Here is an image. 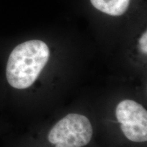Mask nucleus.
<instances>
[{
	"mask_svg": "<svg viewBox=\"0 0 147 147\" xmlns=\"http://www.w3.org/2000/svg\"><path fill=\"white\" fill-rule=\"evenodd\" d=\"M116 117L128 140L135 142L147 140V112L141 104L131 100L122 101L116 108Z\"/></svg>",
	"mask_w": 147,
	"mask_h": 147,
	"instance_id": "nucleus-3",
	"label": "nucleus"
},
{
	"mask_svg": "<svg viewBox=\"0 0 147 147\" xmlns=\"http://www.w3.org/2000/svg\"><path fill=\"white\" fill-rule=\"evenodd\" d=\"M50 57L47 44L32 40L16 46L11 52L5 68L9 85L18 90L26 89L36 82Z\"/></svg>",
	"mask_w": 147,
	"mask_h": 147,
	"instance_id": "nucleus-1",
	"label": "nucleus"
},
{
	"mask_svg": "<svg viewBox=\"0 0 147 147\" xmlns=\"http://www.w3.org/2000/svg\"><path fill=\"white\" fill-rule=\"evenodd\" d=\"M93 136L89 119L79 114H69L51 129L48 140L55 147H82Z\"/></svg>",
	"mask_w": 147,
	"mask_h": 147,
	"instance_id": "nucleus-2",
	"label": "nucleus"
},
{
	"mask_svg": "<svg viewBox=\"0 0 147 147\" xmlns=\"http://www.w3.org/2000/svg\"><path fill=\"white\" fill-rule=\"evenodd\" d=\"M93 6L111 16H120L125 12L129 0H91Z\"/></svg>",
	"mask_w": 147,
	"mask_h": 147,
	"instance_id": "nucleus-4",
	"label": "nucleus"
},
{
	"mask_svg": "<svg viewBox=\"0 0 147 147\" xmlns=\"http://www.w3.org/2000/svg\"><path fill=\"white\" fill-rule=\"evenodd\" d=\"M140 47L142 52L144 54H146L147 53V34L146 32H145L142 34V37L140 39Z\"/></svg>",
	"mask_w": 147,
	"mask_h": 147,
	"instance_id": "nucleus-5",
	"label": "nucleus"
}]
</instances>
